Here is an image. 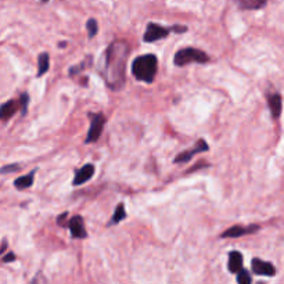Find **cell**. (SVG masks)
Returning a JSON list of instances; mask_svg holds the SVG:
<instances>
[{"mask_svg":"<svg viewBox=\"0 0 284 284\" xmlns=\"http://www.w3.org/2000/svg\"><path fill=\"white\" fill-rule=\"evenodd\" d=\"M126 218V212H125V208H123V204H118L115 208V212L112 215V219L108 225H115V223H119L121 220H123Z\"/></svg>","mask_w":284,"mask_h":284,"instance_id":"17","label":"cell"},{"mask_svg":"<svg viewBox=\"0 0 284 284\" xmlns=\"http://www.w3.org/2000/svg\"><path fill=\"white\" fill-rule=\"evenodd\" d=\"M67 215H68V214H67V212H64V214H61V215H60V216H58V218H57V225H60V226H61V225H64Z\"/></svg>","mask_w":284,"mask_h":284,"instance_id":"22","label":"cell"},{"mask_svg":"<svg viewBox=\"0 0 284 284\" xmlns=\"http://www.w3.org/2000/svg\"><path fill=\"white\" fill-rule=\"evenodd\" d=\"M208 150H209L208 143H207V141H205L204 139H200L197 141V145L194 146L193 149L183 151V153H180L179 156L175 157L174 163L175 164L187 163V161H190V160H192L193 156H196V154H200V153H205V151H208Z\"/></svg>","mask_w":284,"mask_h":284,"instance_id":"6","label":"cell"},{"mask_svg":"<svg viewBox=\"0 0 284 284\" xmlns=\"http://www.w3.org/2000/svg\"><path fill=\"white\" fill-rule=\"evenodd\" d=\"M42 2H43V3H47V2H49V0H42Z\"/></svg>","mask_w":284,"mask_h":284,"instance_id":"26","label":"cell"},{"mask_svg":"<svg viewBox=\"0 0 284 284\" xmlns=\"http://www.w3.org/2000/svg\"><path fill=\"white\" fill-rule=\"evenodd\" d=\"M86 29L87 36H89V38H93V36L97 34V31H99V24H97V21H96L94 18H89L86 23Z\"/></svg>","mask_w":284,"mask_h":284,"instance_id":"18","label":"cell"},{"mask_svg":"<svg viewBox=\"0 0 284 284\" xmlns=\"http://www.w3.org/2000/svg\"><path fill=\"white\" fill-rule=\"evenodd\" d=\"M16 259V255L13 254V252H9L5 258H3V262H12V261H14Z\"/></svg>","mask_w":284,"mask_h":284,"instance_id":"23","label":"cell"},{"mask_svg":"<svg viewBox=\"0 0 284 284\" xmlns=\"http://www.w3.org/2000/svg\"><path fill=\"white\" fill-rule=\"evenodd\" d=\"M50 68V57L47 53H42L41 56L38 57V76H42L46 74Z\"/></svg>","mask_w":284,"mask_h":284,"instance_id":"16","label":"cell"},{"mask_svg":"<svg viewBox=\"0 0 284 284\" xmlns=\"http://www.w3.org/2000/svg\"><path fill=\"white\" fill-rule=\"evenodd\" d=\"M243 267V255L238 251H232L229 254V270L236 273Z\"/></svg>","mask_w":284,"mask_h":284,"instance_id":"14","label":"cell"},{"mask_svg":"<svg viewBox=\"0 0 284 284\" xmlns=\"http://www.w3.org/2000/svg\"><path fill=\"white\" fill-rule=\"evenodd\" d=\"M237 283L240 284H249L251 281H252V277H251V274H249L245 269H240V270H237Z\"/></svg>","mask_w":284,"mask_h":284,"instance_id":"19","label":"cell"},{"mask_svg":"<svg viewBox=\"0 0 284 284\" xmlns=\"http://www.w3.org/2000/svg\"><path fill=\"white\" fill-rule=\"evenodd\" d=\"M187 28L182 27V25H175V27H163V25H158L156 23H150L146 28L145 36H143V41L146 43H151V42H157L160 39H164L171 34V32H178V34H183L186 32Z\"/></svg>","mask_w":284,"mask_h":284,"instance_id":"4","label":"cell"},{"mask_svg":"<svg viewBox=\"0 0 284 284\" xmlns=\"http://www.w3.org/2000/svg\"><path fill=\"white\" fill-rule=\"evenodd\" d=\"M89 116H90V129H89L86 140H85L86 145H90V143H94V141L99 140V137L103 133L105 122H107L104 114H100V112L99 114H89Z\"/></svg>","mask_w":284,"mask_h":284,"instance_id":"5","label":"cell"},{"mask_svg":"<svg viewBox=\"0 0 284 284\" xmlns=\"http://www.w3.org/2000/svg\"><path fill=\"white\" fill-rule=\"evenodd\" d=\"M234 2L241 10H258L265 7L267 0H234Z\"/></svg>","mask_w":284,"mask_h":284,"instance_id":"13","label":"cell"},{"mask_svg":"<svg viewBox=\"0 0 284 284\" xmlns=\"http://www.w3.org/2000/svg\"><path fill=\"white\" fill-rule=\"evenodd\" d=\"M21 167L18 164H13V165H6L3 168H0V174H10V172H17L20 171Z\"/></svg>","mask_w":284,"mask_h":284,"instance_id":"21","label":"cell"},{"mask_svg":"<svg viewBox=\"0 0 284 284\" xmlns=\"http://www.w3.org/2000/svg\"><path fill=\"white\" fill-rule=\"evenodd\" d=\"M18 104H20V108H21V114L25 115L27 114V110H28V104H29V96L28 93H23L18 99Z\"/></svg>","mask_w":284,"mask_h":284,"instance_id":"20","label":"cell"},{"mask_svg":"<svg viewBox=\"0 0 284 284\" xmlns=\"http://www.w3.org/2000/svg\"><path fill=\"white\" fill-rule=\"evenodd\" d=\"M35 174H36V171H32L31 174L25 175V176H21V178H18V179L14 180V186H16V189H18V190H25V189L31 187V186L34 185Z\"/></svg>","mask_w":284,"mask_h":284,"instance_id":"15","label":"cell"},{"mask_svg":"<svg viewBox=\"0 0 284 284\" xmlns=\"http://www.w3.org/2000/svg\"><path fill=\"white\" fill-rule=\"evenodd\" d=\"M252 272L258 274V276H266V277H272L276 274V267L273 266L272 263L266 261H262L259 258H254L252 259Z\"/></svg>","mask_w":284,"mask_h":284,"instance_id":"8","label":"cell"},{"mask_svg":"<svg viewBox=\"0 0 284 284\" xmlns=\"http://www.w3.org/2000/svg\"><path fill=\"white\" fill-rule=\"evenodd\" d=\"M158 70V60L154 54L139 56L132 63V74L137 81L153 83Z\"/></svg>","mask_w":284,"mask_h":284,"instance_id":"2","label":"cell"},{"mask_svg":"<svg viewBox=\"0 0 284 284\" xmlns=\"http://www.w3.org/2000/svg\"><path fill=\"white\" fill-rule=\"evenodd\" d=\"M261 227L258 225H249V226H243V225H236V226L229 227L227 230L220 234L222 238H237L241 237V236H245V234H252V233H256Z\"/></svg>","mask_w":284,"mask_h":284,"instance_id":"7","label":"cell"},{"mask_svg":"<svg viewBox=\"0 0 284 284\" xmlns=\"http://www.w3.org/2000/svg\"><path fill=\"white\" fill-rule=\"evenodd\" d=\"M68 227H70L71 236L74 238H85L87 237V233L85 230V225H83V219L81 215H75L74 218H71L68 222Z\"/></svg>","mask_w":284,"mask_h":284,"instance_id":"9","label":"cell"},{"mask_svg":"<svg viewBox=\"0 0 284 284\" xmlns=\"http://www.w3.org/2000/svg\"><path fill=\"white\" fill-rule=\"evenodd\" d=\"M20 108V104L16 100H9L0 105V121H9Z\"/></svg>","mask_w":284,"mask_h":284,"instance_id":"11","label":"cell"},{"mask_svg":"<svg viewBox=\"0 0 284 284\" xmlns=\"http://www.w3.org/2000/svg\"><path fill=\"white\" fill-rule=\"evenodd\" d=\"M67 46V43H65V42H63V43H60V45H58V47H65Z\"/></svg>","mask_w":284,"mask_h":284,"instance_id":"25","label":"cell"},{"mask_svg":"<svg viewBox=\"0 0 284 284\" xmlns=\"http://www.w3.org/2000/svg\"><path fill=\"white\" fill-rule=\"evenodd\" d=\"M267 104L273 119H277L281 114V96L278 93H270L267 96Z\"/></svg>","mask_w":284,"mask_h":284,"instance_id":"12","label":"cell"},{"mask_svg":"<svg viewBox=\"0 0 284 284\" xmlns=\"http://www.w3.org/2000/svg\"><path fill=\"white\" fill-rule=\"evenodd\" d=\"M6 247H7V241L5 240V241H3V245H2V248H0V254H3V252L6 251Z\"/></svg>","mask_w":284,"mask_h":284,"instance_id":"24","label":"cell"},{"mask_svg":"<svg viewBox=\"0 0 284 284\" xmlns=\"http://www.w3.org/2000/svg\"><path fill=\"white\" fill-rule=\"evenodd\" d=\"M94 175V167L92 164H87L83 165L81 169H78L75 172V178L72 180V185L74 186H81L83 183H86L87 180H90Z\"/></svg>","mask_w":284,"mask_h":284,"instance_id":"10","label":"cell"},{"mask_svg":"<svg viewBox=\"0 0 284 284\" xmlns=\"http://www.w3.org/2000/svg\"><path fill=\"white\" fill-rule=\"evenodd\" d=\"M209 61V56L203 50L196 47H185L180 49L179 52L175 54L174 63L176 67H185V65L197 63V64H207Z\"/></svg>","mask_w":284,"mask_h":284,"instance_id":"3","label":"cell"},{"mask_svg":"<svg viewBox=\"0 0 284 284\" xmlns=\"http://www.w3.org/2000/svg\"><path fill=\"white\" fill-rule=\"evenodd\" d=\"M129 45L125 41H115L105 50L104 79L112 90H121L126 81V63Z\"/></svg>","mask_w":284,"mask_h":284,"instance_id":"1","label":"cell"}]
</instances>
